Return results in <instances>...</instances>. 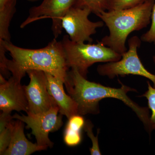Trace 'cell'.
<instances>
[{"label": "cell", "instance_id": "cell-18", "mask_svg": "<svg viewBox=\"0 0 155 155\" xmlns=\"http://www.w3.org/2000/svg\"><path fill=\"white\" fill-rule=\"evenodd\" d=\"M14 121L11 120L5 128L0 131V155H3L8 147L14 129Z\"/></svg>", "mask_w": 155, "mask_h": 155}, {"label": "cell", "instance_id": "cell-8", "mask_svg": "<svg viewBox=\"0 0 155 155\" xmlns=\"http://www.w3.org/2000/svg\"><path fill=\"white\" fill-rule=\"evenodd\" d=\"M77 0H43L38 6L29 10V15L20 25L23 28L32 22L41 19L50 18L52 21L51 29L54 38L62 33V21L67 11L75 6Z\"/></svg>", "mask_w": 155, "mask_h": 155}, {"label": "cell", "instance_id": "cell-13", "mask_svg": "<svg viewBox=\"0 0 155 155\" xmlns=\"http://www.w3.org/2000/svg\"><path fill=\"white\" fill-rule=\"evenodd\" d=\"M85 121L81 115L76 114L68 119L64 133V140L69 147L78 145L82 141V130Z\"/></svg>", "mask_w": 155, "mask_h": 155}, {"label": "cell", "instance_id": "cell-19", "mask_svg": "<svg viewBox=\"0 0 155 155\" xmlns=\"http://www.w3.org/2000/svg\"><path fill=\"white\" fill-rule=\"evenodd\" d=\"M151 25L149 30L143 34L140 37L141 41L155 45V2L152 11Z\"/></svg>", "mask_w": 155, "mask_h": 155}, {"label": "cell", "instance_id": "cell-5", "mask_svg": "<svg viewBox=\"0 0 155 155\" xmlns=\"http://www.w3.org/2000/svg\"><path fill=\"white\" fill-rule=\"evenodd\" d=\"M141 42L138 37L130 38L128 40V50L122 54L121 59L99 65L97 68L98 73L111 79L119 75L122 77L128 75H139L150 80L155 87V75L145 68L137 54Z\"/></svg>", "mask_w": 155, "mask_h": 155}, {"label": "cell", "instance_id": "cell-1", "mask_svg": "<svg viewBox=\"0 0 155 155\" xmlns=\"http://www.w3.org/2000/svg\"><path fill=\"white\" fill-rule=\"evenodd\" d=\"M120 88L102 85L87 80L75 69L68 72L64 83L69 95L78 105V114H97L100 113L99 102L104 99L112 98L123 102L136 114L148 133H150L149 108L142 107L127 96L129 92H137L135 89L121 83Z\"/></svg>", "mask_w": 155, "mask_h": 155}, {"label": "cell", "instance_id": "cell-23", "mask_svg": "<svg viewBox=\"0 0 155 155\" xmlns=\"http://www.w3.org/2000/svg\"><path fill=\"white\" fill-rule=\"evenodd\" d=\"M153 61L155 65V55L153 57Z\"/></svg>", "mask_w": 155, "mask_h": 155}, {"label": "cell", "instance_id": "cell-2", "mask_svg": "<svg viewBox=\"0 0 155 155\" xmlns=\"http://www.w3.org/2000/svg\"><path fill=\"white\" fill-rule=\"evenodd\" d=\"M1 40L12 57L8 62V69L16 79L21 81L28 70H38L51 73L66 82L69 69L62 41L54 38L45 48L31 49Z\"/></svg>", "mask_w": 155, "mask_h": 155}, {"label": "cell", "instance_id": "cell-17", "mask_svg": "<svg viewBox=\"0 0 155 155\" xmlns=\"http://www.w3.org/2000/svg\"><path fill=\"white\" fill-rule=\"evenodd\" d=\"M93 124L90 120L85 121L84 129L86 132L87 135L91 139L92 141V147L90 149L91 154V155H101V152L98 142V134H99V129H98L97 134L96 137H95L93 132Z\"/></svg>", "mask_w": 155, "mask_h": 155}, {"label": "cell", "instance_id": "cell-9", "mask_svg": "<svg viewBox=\"0 0 155 155\" xmlns=\"http://www.w3.org/2000/svg\"><path fill=\"white\" fill-rule=\"evenodd\" d=\"M26 73L30 78L28 85H24L28 103L27 113L36 114L46 112L56 103L48 91L45 73L41 70H30Z\"/></svg>", "mask_w": 155, "mask_h": 155}, {"label": "cell", "instance_id": "cell-21", "mask_svg": "<svg viewBox=\"0 0 155 155\" xmlns=\"http://www.w3.org/2000/svg\"><path fill=\"white\" fill-rule=\"evenodd\" d=\"M17 3V0H0V8Z\"/></svg>", "mask_w": 155, "mask_h": 155}, {"label": "cell", "instance_id": "cell-14", "mask_svg": "<svg viewBox=\"0 0 155 155\" xmlns=\"http://www.w3.org/2000/svg\"><path fill=\"white\" fill-rule=\"evenodd\" d=\"M107 0H77L75 7L87 8L92 13L97 15L103 11H107Z\"/></svg>", "mask_w": 155, "mask_h": 155}, {"label": "cell", "instance_id": "cell-10", "mask_svg": "<svg viewBox=\"0 0 155 155\" xmlns=\"http://www.w3.org/2000/svg\"><path fill=\"white\" fill-rule=\"evenodd\" d=\"M20 82L12 76L5 83L0 84V110L2 112H28V101L24 85H21Z\"/></svg>", "mask_w": 155, "mask_h": 155}, {"label": "cell", "instance_id": "cell-4", "mask_svg": "<svg viewBox=\"0 0 155 155\" xmlns=\"http://www.w3.org/2000/svg\"><path fill=\"white\" fill-rule=\"evenodd\" d=\"M68 68L75 69L87 78L88 68L97 63L119 61L122 54L105 45L101 41L95 44L78 43L72 41L65 35L62 41Z\"/></svg>", "mask_w": 155, "mask_h": 155}, {"label": "cell", "instance_id": "cell-16", "mask_svg": "<svg viewBox=\"0 0 155 155\" xmlns=\"http://www.w3.org/2000/svg\"><path fill=\"white\" fill-rule=\"evenodd\" d=\"M148 0H107V11L132 8Z\"/></svg>", "mask_w": 155, "mask_h": 155}, {"label": "cell", "instance_id": "cell-12", "mask_svg": "<svg viewBox=\"0 0 155 155\" xmlns=\"http://www.w3.org/2000/svg\"><path fill=\"white\" fill-rule=\"evenodd\" d=\"M17 120L14 121L11 142L4 155H29L35 152L47 149L29 141L24 134V122Z\"/></svg>", "mask_w": 155, "mask_h": 155}, {"label": "cell", "instance_id": "cell-6", "mask_svg": "<svg viewBox=\"0 0 155 155\" xmlns=\"http://www.w3.org/2000/svg\"><path fill=\"white\" fill-rule=\"evenodd\" d=\"M59 108L55 104L49 110L41 114L27 113V116L15 114L13 119L23 121L27 124V128H30L31 134L35 136L37 143L40 146L52 147L54 143L49 138V134L54 132L63 125L62 115H58Z\"/></svg>", "mask_w": 155, "mask_h": 155}, {"label": "cell", "instance_id": "cell-22", "mask_svg": "<svg viewBox=\"0 0 155 155\" xmlns=\"http://www.w3.org/2000/svg\"><path fill=\"white\" fill-rule=\"evenodd\" d=\"M27 1L29 2H37L38 0H27Z\"/></svg>", "mask_w": 155, "mask_h": 155}, {"label": "cell", "instance_id": "cell-3", "mask_svg": "<svg viewBox=\"0 0 155 155\" xmlns=\"http://www.w3.org/2000/svg\"><path fill=\"white\" fill-rule=\"evenodd\" d=\"M155 2L148 0L132 8L104 11L97 15L109 31V35L101 41L122 55L127 51L126 41L129 34L146 28L150 24Z\"/></svg>", "mask_w": 155, "mask_h": 155}, {"label": "cell", "instance_id": "cell-11", "mask_svg": "<svg viewBox=\"0 0 155 155\" xmlns=\"http://www.w3.org/2000/svg\"><path fill=\"white\" fill-rule=\"evenodd\" d=\"M45 73L47 79L48 91L59 107L60 114L68 119L78 114L77 103L64 91V81L51 73Z\"/></svg>", "mask_w": 155, "mask_h": 155}, {"label": "cell", "instance_id": "cell-7", "mask_svg": "<svg viewBox=\"0 0 155 155\" xmlns=\"http://www.w3.org/2000/svg\"><path fill=\"white\" fill-rule=\"evenodd\" d=\"M92 13L87 8L72 7L62 19V25L72 41L78 43L93 41L91 35L97 32L98 28L104 26L102 21L93 22L88 17Z\"/></svg>", "mask_w": 155, "mask_h": 155}, {"label": "cell", "instance_id": "cell-20", "mask_svg": "<svg viewBox=\"0 0 155 155\" xmlns=\"http://www.w3.org/2000/svg\"><path fill=\"white\" fill-rule=\"evenodd\" d=\"M8 51L3 41L0 40V74L5 78H8L10 75V72L8 69V59L6 57V52Z\"/></svg>", "mask_w": 155, "mask_h": 155}, {"label": "cell", "instance_id": "cell-15", "mask_svg": "<svg viewBox=\"0 0 155 155\" xmlns=\"http://www.w3.org/2000/svg\"><path fill=\"white\" fill-rule=\"evenodd\" d=\"M148 89L144 94L140 97L146 98L149 109L151 111V116L150 118V126L151 131L155 130V87H153L147 81Z\"/></svg>", "mask_w": 155, "mask_h": 155}]
</instances>
